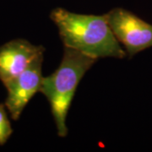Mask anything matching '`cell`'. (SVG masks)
Returning <instances> with one entry per match:
<instances>
[{
    "label": "cell",
    "instance_id": "8992f818",
    "mask_svg": "<svg viewBox=\"0 0 152 152\" xmlns=\"http://www.w3.org/2000/svg\"><path fill=\"white\" fill-rule=\"evenodd\" d=\"M6 109L4 104H0V145H4L13 133Z\"/></svg>",
    "mask_w": 152,
    "mask_h": 152
},
{
    "label": "cell",
    "instance_id": "277c9868",
    "mask_svg": "<svg viewBox=\"0 0 152 152\" xmlns=\"http://www.w3.org/2000/svg\"><path fill=\"white\" fill-rule=\"evenodd\" d=\"M42 62L43 54L38 56L26 70L4 86L8 91L4 105L12 119H19L31 99L40 91L43 79Z\"/></svg>",
    "mask_w": 152,
    "mask_h": 152
},
{
    "label": "cell",
    "instance_id": "6da1fadb",
    "mask_svg": "<svg viewBox=\"0 0 152 152\" xmlns=\"http://www.w3.org/2000/svg\"><path fill=\"white\" fill-rule=\"evenodd\" d=\"M50 17L58 27L64 48L97 60L100 58H124L127 55L115 37L106 14L82 15L57 8Z\"/></svg>",
    "mask_w": 152,
    "mask_h": 152
},
{
    "label": "cell",
    "instance_id": "7a4b0ae2",
    "mask_svg": "<svg viewBox=\"0 0 152 152\" xmlns=\"http://www.w3.org/2000/svg\"><path fill=\"white\" fill-rule=\"evenodd\" d=\"M97 59L76 50L64 48V57L56 70L43 77L40 91L48 99L58 134H68L67 116L77 86L83 76Z\"/></svg>",
    "mask_w": 152,
    "mask_h": 152
},
{
    "label": "cell",
    "instance_id": "3957f363",
    "mask_svg": "<svg viewBox=\"0 0 152 152\" xmlns=\"http://www.w3.org/2000/svg\"><path fill=\"white\" fill-rule=\"evenodd\" d=\"M106 15L115 37L130 58L151 48L152 25L121 8L113 9Z\"/></svg>",
    "mask_w": 152,
    "mask_h": 152
},
{
    "label": "cell",
    "instance_id": "5b68a950",
    "mask_svg": "<svg viewBox=\"0 0 152 152\" xmlns=\"http://www.w3.org/2000/svg\"><path fill=\"white\" fill-rule=\"evenodd\" d=\"M43 47L26 40H12L0 47V80L6 86L26 70L33 60L44 53Z\"/></svg>",
    "mask_w": 152,
    "mask_h": 152
}]
</instances>
